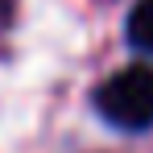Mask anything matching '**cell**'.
<instances>
[{
    "instance_id": "obj_1",
    "label": "cell",
    "mask_w": 153,
    "mask_h": 153,
    "mask_svg": "<svg viewBox=\"0 0 153 153\" xmlns=\"http://www.w3.org/2000/svg\"><path fill=\"white\" fill-rule=\"evenodd\" d=\"M95 108L108 124L124 128V132H141L153 124V66L137 62L124 66L112 79H103L95 91Z\"/></svg>"
},
{
    "instance_id": "obj_2",
    "label": "cell",
    "mask_w": 153,
    "mask_h": 153,
    "mask_svg": "<svg viewBox=\"0 0 153 153\" xmlns=\"http://www.w3.org/2000/svg\"><path fill=\"white\" fill-rule=\"evenodd\" d=\"M128 46L137 54H153V0H137L128 13Z\"/></svg>"
},
{
    "instance_id": "obj_3",
    "label": "cell",
    "mask_w": 153,
    "mask_h": 153,
    "mask_svg": "<svg viewBox=\"0 0 153 153\" xmlns=\"http://www.w3.org/2000/svg\"><path fill=\"white\" fill-rule=\"evenodd\" d=\"M8 13H13V4H8V0H0V25L8 21Z\"/></svg>"
}]
</instances>
